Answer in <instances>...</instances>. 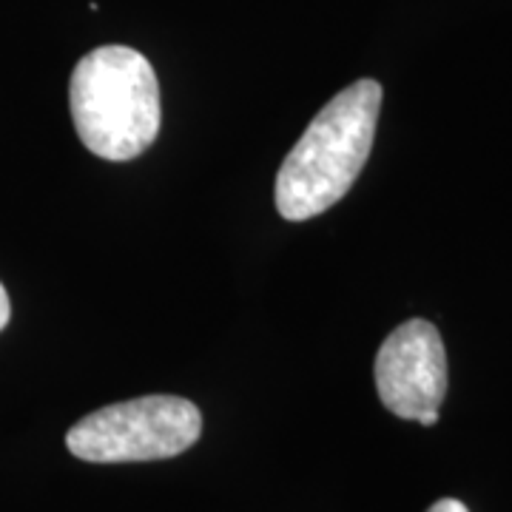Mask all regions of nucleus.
I'll list each match as a JSON object with an SVG mask.
<instances>
[{"instance_id":"nucleus-1","label":"nucleus","mask_w":512,"mask_h":512,"mask_svg":"<svg viewBox=\"0 0 512 512\" xmlns=\"http://www.w3.org/2000/svg\"><path fill=\"white\" fill-rule=\"evenodd\" d=\"M382 109V86L356 80L319 111L276 174V211L291 222L325 214L362 174Z\"/></svg>"},{"instance_id":"nucleus-2","label":"nucleus","mask_w":512,"mask_h":512,"mask_svg":"<svg viewBox=\"0 0 512 512\" xmlns=\"http://www.w3.org/2000/svg\"><path fill=\"white\" fill-rule=\"evenodd\" d=\"M69 109L77 137L94 157L134 160L160 134L157 74L128 46H100L74 66Z\"/></svg>"},{"instance_id":"nucleus-3","label":"nucleus","mask_w":512,"mask_h":512,"mask_svg":"<svg viewBox=\"0 0 512 512\" xmlns=\"http://www.w3.org/2000/svg\"><path fill=\"white\" fill-rule=\"evenodd\" d=\"M200 436L197 404L180 396H140L83 416L66 433V447L92 464H128L180 456Z\"/></svg>"},{"instance_id":"nucleus-4","label":"nucleus","mask_w":512,"mask_h":512,"mask_svg":"<svg viewBox=\"0 0 512 512\" xmlns=\"http://www.w3.org/2000/svg\"><path fill=\"white\" fill-rule=\"evenodd\" d=\"M376 390L399 419L433 427L447 396V353L436 325L410 319L393 330L376 356Z\"/></svg>"},{"instance_id":"nucleus-5","label":"nucleus","mask_w":512,"mask_h":512,"mask_svg":"<svg viewBox=\"0 0 512 512\" xmlns=\"http://www.w3.org/2000/svg\"><path fill=\"white\" fill-rule=\"evenodd\" d=\"M427 512H470L458 498H441V501H436L433 507Z\"/></svg>"},{"instance_id":"nucleus-6","label":"nucleus","mask_w":512,"mask_h":512,"mask_svg":"<svg viewBox=\"0 0 512 512\" xmlns=\"http://www.w3.org/2000/svg\"><path fill=\"white\" fill-rule=\"evenodd\" d=\"M9 319H12V305H9V293H6V288L0 285V330L9 325Z\"/></svg>"}]
</instances>
